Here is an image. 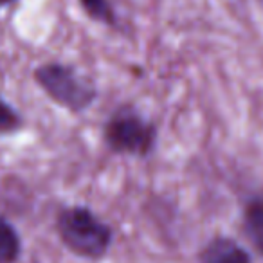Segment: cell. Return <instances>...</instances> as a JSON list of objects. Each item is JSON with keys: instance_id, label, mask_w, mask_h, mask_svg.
<instances>
[{"instance_id": "1", "label": "cell", "mask_w": 263, "mask_h": 263, "mask_svg": "<svg viewBox=\"0 0 263 263\" xmlns=\"http://www.w3.org/2000/svg\"><path fill=\"white\" fill-rule=\"evenodd\" d=\"M58 229L67 247L87 258L103 256L112 241V233L108 227L99 222L90 211L81 208L63 211L60 216Z\"/></svg>"}, {"instance_id": "2", "label": "cell", "mask_w": 263, "mask_h": 263, "mask_svg": "<svg viewBox=\"0 0 263 263\" xmlns=\"http://www.w3.org/2000/svg\"><path fill=\"white\" fill-rule=\"evenodd\" d=\"M38 83L56 103L70 110H81L94 99V90L70 69L62 65H45L36 70Z\"/></svg>"}, {"instance_id": "3", "label": "cell", "mask_w": 263, "mask_h": 263, "mask_svg": "<svg viewBox=\"0 0 263 263\" xmlns=\"http://www.w3.org/2000/svg\"><path fill=\"white\" fill-rule=\"evenodd\" d=\"M154 128L136 114H117L106 126V143L116 152L146 154L154 146Z\"/></svg>"}, {"instance_id": "4", "label": "cell", "mask_w": 263, "mask_h": 263, "mask_svg": "<svg viewBox=\"0 0 263 263\" xmlns=\"http://www.w3.org/2000/svg\"><path fill=\"white\" fill-rule=\"evenodd\" d=\"M202 263H251V256L243 247L229 238H215L200 256Z\"/></svg>"}, {"instance_id": "5", "label": "cell", "mask_w": 263, "mask_h": 263, "mask_svg": "<svg viewBox=\"0 0 263 263\" xmlns=\"http://www.w3.org/2000/svg\"><path fill=\"white\" fill-rule=\"evenodd\" d=\"M243 229L251 243L263 254V197H256L245 205Z\"/></svg>"}, {"instance_id": "6", "label": "cell", "mask_w": 263, "mask_h": 263, "mask_svg": "<svg viewBox=\"0 0 263 263\" xmlns=\"http://www.w3.org/2000/svg\"><path fill=\"white\" fill-rule=\"evenodd\" d=\"M20 252V241L15 229L0 218V263H13Z\"/></svg>"}, {"instance_id": "7", "label": "cell", "mask_w": 263, "mask_h": 263, "mask_svg": "<svg viewBox=\"0 0 263 263\" xmlns=\"http://www.w3.org/2000/svg\"><path fill=\"white\" fill-rule=\"evenodd\" d=\"M81 4L94 18L103 20V22L112 20V11H110L106 0H81Z\"/></svg>"}, {"instance_id": "8", "label": "cell", "mask_w": 263, "mask_h": 263, "mask_svg": "<svg viewBox=\"0 0 263 263\" xmlns=\"http://www.w3.org/2000/svg\"><path fill=\"white\" fill-rule=\"evenodd\" d=\"M18 124H20V117L16 116V112L0 99V134L15 130Z\"/></svg>"}, {"instance_id": "9", "label": "cell", "mask_w": 263, "mask_h": 263, "mask_svg": "<svg viewBox=\"0 0 263 263\" xmlns=\"http://www.w3.org/2000/svg\"><path fill=\"white\" fill-rule=\"evenodd\" d=\"M8 2H11V0H0V6H4V4H8Z\"/></svg>"}]
</instances>
